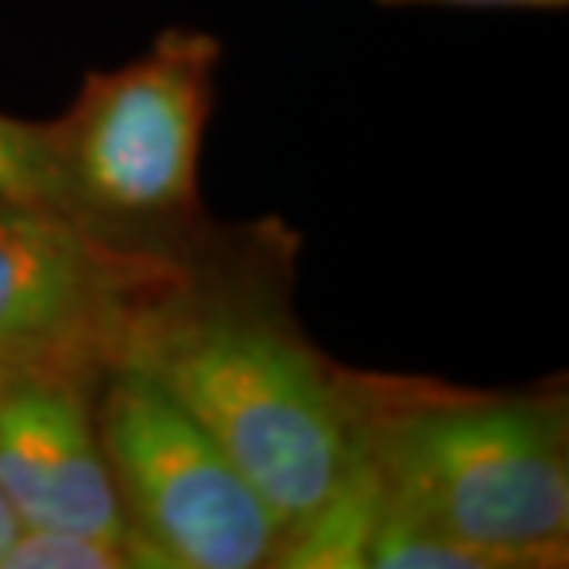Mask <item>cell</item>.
<instances>
[{"label":"cell","instance_id":"9c48e42d","mask_svg":"<svg viewBox=\"0 0 569 569\" xmlns=\"http://www.w3.org/2000/svg\"><path fill=\"white\" fill-rule=\"evenodd\" d=\"M0 569H133L130 550L86 531L22 529Z\"/></svg>","mask_w":569,"mask_h":569},{"label":"cell","instance_id":"8fae6325","mask_svg":"<svg viewBox=\"0 0 569 569\" xmlns=\"http://www.w3.org/2000/svg\"><path fill=\"white\" fill-rule=\"evenodd\" d=\"M20 531H22V522L17 519L13 507L7 503L3 490H0V567H3V557H7V550L13 548V541H17V535H20Z\"/></svg>","mask_w":569,"mask_h":569},{"label":"cell","instance_id":"5b68a950","mask_svg":"<svg viewBox=\"0 0 569 569\" xmlns=\"http://www.w3.org/2000/svg\"><path fill=\"white\" fill-rule=\"evenodd\" d=\"M174 266L108 247L58 212L0 197V377H104L133 305Z\"/></svg>","mask_w":569,"mask_h":569},{"label":"cell","instance_id":"277c9868","mask_svg":"<svg viewBox=\"0 0 569 569\" xmlns=\"http://www.w3.org/2000/svg\"><path fill=\"white\" fill-rule=\"evenodd\" d=\"M96 425L133 567H276L282 519L164 389L111 367L96 396Z\"/></svg>","mask_w":569,"mask_h":569},{"label":"cell","instance_id":"6da1fadb","mask_svg":"<svg viewBox=\"0 0 569 569\" xmlns=\"http://www.w3.org/2000/svg\"><path fill=\"white\" fill-rule=\"evenodd\" d=\"M282 224L212 228L123 323L114 367L164 389L282 519L301 526L355 443L348 367L291 310L295 247Z\"/></svg>","mask_w":569,"mask_h":569},{"label":"cell","instance_id":"30bf717a","mask_svg":"<svg viewBox=\"0 0 569 569\" xmlns=\"http://www.w3.org/2000/svg\"><path fill=\"white\" fill-rule=\"evenodd\" d=\"M389 10L449 7V10H563L569 0H373Z\"/></svg>","mask_w":569,"mask_h":569},{"label":"cell","instance_id":"8992f818","mask_svg":"<svg viewBox=\"0 0 569 569\" xmlns=\"http://www.w3.org/2000/svg\"><path fill=\"white\" fill-rule=\"evenodd\" d=\"M102 380L58 370L0 377V490L22 529L86 531L130 550L96 425Z\"/></svg>","mask_w":569,"mask_h":569},{"label":"cell","instance_id":"52a82bcc","mask_svg":"<svg viewBox=\"0 0 569 569\" xmlns=\"http://www.w3.org/2000/svg\"><path fill=\"white\" fill-rule=\"evenodd\" d=\"M0 197L63 216L51 121H20L0 114Z\"/></svg>","mask_w":569,"mask_h":569},{"label":"cell","instance_id":"3957f363","mask_svg":"<svg viewBox=\"0 0 569 569\" xmlns=\"http://www.w3.org/2000/svg\"><path fill=\"white\" fill-rule=\"evenodd\" d=\"M222 44L171 26L140 58L89 73L51 121L63 216L127 253L183 260L212 234L200 156Z\"/></svg>","mask_w":569,"mask_h":569},{"label":"cell","instance_id":"ba28073f","mask_svg":"<svg viewBox=\"0 0 569 569\" xmlns=\"http://www.w3.org/2000/svg\"><path fill=\"white\" fill-rule=\"evenodd\" d=\"M365 569H490V563L447 531L387 503L367 548Z\"/></svg>","mask_w":569,"mask_h":569},{"label":"cell","instance_id":"7a4b0ae2","mask_svg":"<svg viewBox=\"0 0 569 569\" xmlns=\"http://www.w3.org/2000/svg\"><path fill=\"white\" fill-rule=\"evenodd\" d=\"M348 389L387 503L447 531L490 569L567 567L563 387L468 389L348 370Z\"/></svg>","mask_w":569,"mask_h":569}]
</instances>
